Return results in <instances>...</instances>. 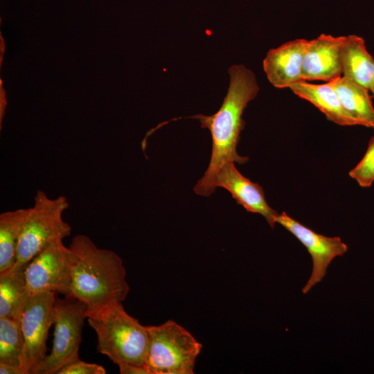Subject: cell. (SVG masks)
I'll return each mask as SVG.
<instances>
[{
    "label": "cell",
    "mask_w": 374,
    "mask_h": 374,
    "mask_svg": "<svg viewBox=\"0 0 374 374\" xmlns=\"http://www.w3.org/2000/svg\"><path fill=\"white\" fill-rule=\"evenodd\" d=\"M87 306L77 299L55 298L52 309L54 338L51 353L30 374H57L64 366L79 359L82 330L87 318Z\"/></svg>",
    "instance_id": "6"
},
{
    "label": "cell",
    "mask_w": 374,
    "mask_h": 374,
    "mask_svg": "<svg viewBox=\"0 0 374 374\" xmlns=\"http://www.w3.org/2000/svg\"><path fill=\"white\" fill-rule=\"evenodd\" d=\"M23 350L19 322L10 317L0 318V364L21 366Z\"/></svg>",
    "instance_id": "18"
},
{
    "label": "cell",
    "mask_w": 374,
    "mask_h": 374,
    "mask_svg": "<svg viewBox=\"0 0 374 374\" xmlns=\"http://www.w3.org/2000/svg\"><path fill=\"white\" fill-rule=\"evenodd\" d=\"M74 254L70 296L87 306V315L125 300L130 287L122 259L114 251L98 247L85 235L73 238Z\"/></svg>",
    "instance_id": "2"
},
{
    "label": "cell",
    "mask_w": 374,
    "mask_h": 374,
    "mask_svg": "<svg viewBox=\"0 0 374 374\" xmlns=\"http://www.w3.org/2000/svg\"><path fill=\"white\" fill-rule=\"evenodd\" d=\"M97 335V350L112 362L146 366L149 346L147 326L130 315L116 303L87 315Z\"/></svg>",
    "instance_id": "3"
},
{
    "label": "cell",
    "mask_w": 374,
    "mask_h": 374,
    "mask_svg": "<svg viewBox=\"0 0 374 374\" xmlns=\"http://www.w3.org/2000/svg\"><path fill=\"white\" fill-rule=\"evenodd\" d=\"M55 299L53 292L29 294L18 319L24 339L21 366L28 374L47 355Z\"/></svg>",
    "instance_id": "7"
},
{
    "label": "cell",
    "mask_w": 374,
    "mask_h": 374,
    "mask_svg": "<svg viewBox=\"0 0 374 374\" xmlns=\"http://www.w3.org/2000/svg\"><path fill=\"white\" fill-rule=\"evenodd\" d=\"M30 208L6 211L0 215V272L12 267L19 237Z\"/></svg>",
    "instance_id": "17"
},
{
    "label": "cell",
    "mask_w": 374,
    "mask_h": 374,
    "mask_svg": "<svg viewBox=\"0 0 374 374\" xmlns=\"http://www.w3.org/2000/svg\"><path fill=\"white\" fill-rule=\"evenodd\" d=\"M369 91H371L372 94H373V96L374 97V83L373 84V85L371 86V87L370 88Z\"/></svg>",
    "instance_id": "23"
},
{
    "label": "cell",
    "mask_w": 374,
    "mask_h": 374,
    "mask_svg": "<svg viewBox=\"0 0 374 374\" xmlns=\"http://www.w3.org/2000/svg\"><path fill=\"white\" fill-rule=\"evenodd\" d=\"M307 41L296 39L268 51L263 60V69L274 87L290 88L293 84L304 81L302 68Z\"/></svg>",
    "instance_id": "12"
},
{
    "label": "cell",
    "mask_w": 374,
    "mask_h": 374,
    "mask_svg": "<svg viewBox=\"0 0 374 374\" xmlns=\"http://www.w3.org/2000/svg\"><path fill=\"white\" fill-rule=\"evenodd\" d=\"M349 175L363 188L370 187L374 182V136L371 138L364 157Z\"/></svg>",
    "instance_id": "19"
},
{
    "label": "cell",
    "mask_w": 374,
    "mask_h": 374,
    "mask_svg": "<svg viewBox=\"0 0 374 374\" xmlns=\"http://www.w3.org/2000/svg\"><path fill=\"white\" fill-rule=\"evenodd\" d=\"M290 89L296 96L317 107L328 120L342 126L358 125L357 122L344 108L330 82L314 84L308 81H301L293 84Z\"/></svg>",
    "instance_id": "13"
},
{
    "label": "cell",
    "mask_w": 374,
    "mask_h": 374,
    "mask_svg": "<svg viewBox=\"0 0 374 374\" xmlns=\"http://www.w3.org/2000/svg\"><path fill=\"white\" fill-rule=\"evenodd\" d=\"M1 374H28L21 366L0 364Z\"/></svg>",
    "instance_id": "22"
},
{
    "label": "cell",
    "mask_w": 374,
    "mask_h": 374,
    "mask_svg": "<svg viewBox=\"0 0 374 374\" xmlns=\"http://www.w3.org/2000/svg\"><path fill=\"white\" fill-rule=\"evenodd\" d=\"M121 374H150L147 366H139L127 363L118 365Z\"/></svg>",
    "instance_id": "21"
},
{
    "label": "cell",
    "mask_w": 374,
    "mask_h": 374,
    "mask_svg": "<svg viewBox=\"0 0 374 374\" xmlns=\"http://www.w3.org/2000/svg\"><path fill=\"white\" fill-rule=\"evenodd\" d=\"M73 259V252L63 244L62 240L49 244L26 267L28 292H53L69 296Z\"/></svg>",
    "instance_id": "8"
},
{
    "label": "cell",
    "mask_w": 374,
    "mask_h": 374,
    "mask_svg": "<svg viewBox=\"0 0 374 374\" xmlns=\"http://www.w3.org/2000/svg\"><path fill=\"white\" fill-rule=\"evenodd\" d=\"M149 346L146 366L150 374H193L202 344L172 320L147 326Z\"/></svg>",
    "instance_id": "5"
},
{
    "label": "cell",
    "mask_w": 374,
    "mask_h": 374,
    "mask_svg": "<svg viewBox=\"0 0 374 374\" xmlns=\"http://www.w3.org/2000/svg\"><path fill=\"white\" fill-rule=\"evenodd\" d=\"M330 82L344 108L357 122L358 125L374 130V107L369 90L343 75Z\"/></svg>",
    "instance_id": "15"
},
{
    "label": "cell",
    "mask_w": 374,
    "mask_h": 374,
    "mask_svg": "<svg viewBox=\"0 0 374 374\" xmlns=\"http://www.w3.org/2000/svg\"><path fill=\"white\" fill-rule=\"evenodd\" d=\"M215 184L229 191L247 211L261 215L270 227L274 228L278 213L268 205L262 186L242 175L234 162H227L222 167L216 177Z\"/></svg>",
    "instance_id": "11"
},
{
    "label": "cell",
    "mask_w": 374,
    "mask_h": 374,
    "mask_svg": "<svg viewBox=\"0 0 374 374\" xmlns=\"http://www.w3.org/2000/svg\"><path fill=\"white\" fill-rule=\"evenodd\" d=\"M103 366L77 359L62 367L57 374H105Z\"/></svg>",
    "instance_id": "20"
},
{
    "label": "cell",
    "mask_w": 374,
    "mask_h": 374,
    "mask_svg": "<svg viewBox=\"0 0 374 374\" xmlns=\"http://www.w3.org/2000/svg\"><path fill=\"white\" fill-rule=\"evenodd\" d=\"M230 84L220 109L212 116L197 114L202 128H207L212 136V152L207 170L193 188L199 195L208 197L215 192L216 177L227 162L244 164L249 157L238 154L236 148L240 135L244 127L242 116L248 103L257 96L259 87L254 73L242 64L233 65L229 69Z\"/></svg>",
    "instance_id": "1"
},
{
    "label": "cell",
    "mask_w": 374,
    "mask_h": 374,
    "mask_svg": "<svg viewBox=\"0 0 374 374\" xmlns=\"http://www.w3.org/2000/svg\"><path fill=\"white\" fill-rule=\"evenodd\" d=\"M69 207L65 196L51 198L37 191L21 232L15 265L28 264L49 244L71 235V228L62 218Z\"/></svg>",
    "instance_id": "4"
},
{
    "label": "cell",
    "mask_w": 374,
    "mask_h": 374,
    "mask_svg": "<svg viewBox=\"0 0 374 374\" xmlns=\"http://www.w3.org/2000/svg\"><path fill=\"white\" fill-rule=\"evenodd\" d=\"M344 36L321 34L308 40L302 68L304 81L331 82L341 76V48Z\"/></svg>",
    "instance_id": "10"
},
{
    "label": "cell",
    "mask_w": 374,
    "mask_h": 374,
    "mask_svg": "<svg viewBox=\"0 0 374 374\" xmlns=\"http://www.w3.org/2000/svg\"><path fill=\"white\" fill-rule=\"evenodd\" d=\"M342 75L368 90L374 83V58L364 39L356 35L344 36L341 48Z\"/></svg>",
    "instance_id": "14"
},
{
    "label": "cell",
    "mask_w": 374,
    "mask_h": 374,
    "mask_svg": "<svg viewBox=\"0 0 374 374\" xmlns=\"http://www.w3.org/2000/svg\"><path fill=\"white\" fill-rule=\"evenodd\" d=\"M276 223L294 235L306 247L312 257V271L302 290L303 294H307L324 278L332 260L337 256H342L347 251L348 246L339 237H327L319 234L296 221L285 212L278 214Z\"/></svg>",
    "instance_id": "9"
},
{
    "label": "cell",
    "mask_w": 374,
    "mask_h": 374,
    "mask_svg": "<svg viewBox=\"0 0 374 374\" xmlns=\"http://www.w3.org/2000/svg\"><path fill=\"white\" fill-rule=\"evenodd\" d=\"M28 264L14 265L0 272V318L10 317L18 321L30 294L25 276Z\"/></svg>",
    "instance_id": "16"
}]
</instances>
